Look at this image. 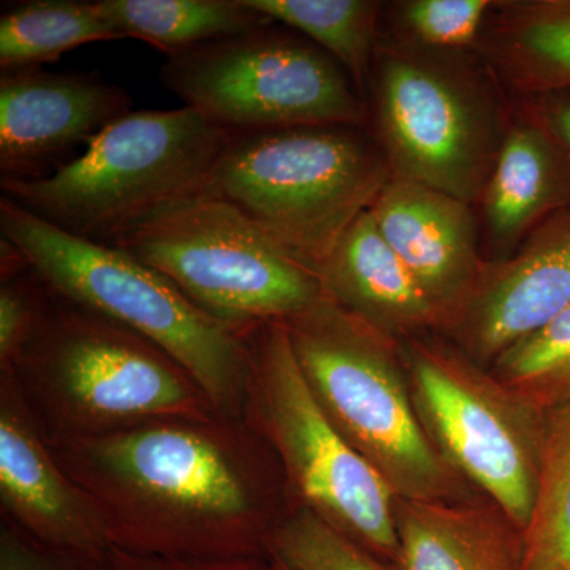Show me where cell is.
Wrapping results in <instances>:
<instances>
[{"label":"cell","instance_id":"cell-11","mask_svg":"<svg viewBox=\"0 0 570 570\" xmlns=\"http://www.w3.org/2000/svg\"><path fill=\"white\" fill-rule=\"evenodd\" d=\"M374 107L392 176L482 198L499 146L493 112L478 85L452 63L411 48L377 55Z\"/></svg>","mask_w":570,"mask_h":570},{"label":"cell","instance_id":"cell-28","mask_svg":"<svg viewBox=\"0 0 570 570\" xmlns=\"http://www.w3.org/2000/svg\"><path fill=\"white\" fill-rule=\"evenodd\" d=\"M0 570H112L108 553L88 554L50 549L17 530L9 521L0 523Z\"/></svg>","mask_w":570,"mask_h":570},{"label":"cell","instance_id":"cell-5","mask_svg":"<svg viewBox=\"0 0 570 570\" xmlns=\"http://www.w3.org/2000/svg\"><path fill=\"white\" fill-rule=\"evenodd\" d=\"M283 324L322 411L396 498L466 501L420 422L401 341L326 296Z\"/></svg>","mask_w":570,"mask_h":570},{"label":"cell","instance_id":"cell-17","mask_svg":"<svg viewBox=\"0 0 570 570\" xmlns=\"http://www.w3.org/2000/svg\"><path fill=\"white\" fill-rule=\"evenodd\" d=\"M396 570H524V532L497 508L396 499Z\"/></svg>","mask_w":570,"mask_h":570},{"label":"cell","instance_id":"cell-6","mask_svg":"<svg viewBox=\"0 0 570 570\" xmlns=\"http://www.w3.org/2000/svg\"><path fill=\"white\" fill-rule=\"evenodd\" d=\"M390 178L358 127L298 126L228 134L209 195L317 273Z\"/></svg>","mask_w":570,"mask_h":570},{"label":"cell","instance_id":"cell-12","mask_svg":"<svg viewBox=\"0 0 570 570\" xmlns=\"http://www.w3.org/2000/svg\"><path fill=\"white\" fill-rule=\"evenodd\" d=\"M570 307V206L542 220L508 257L483 262L474 287L439 328L479 365Z\"/></svg>","mask_w":570,"mask_h":570},{"label":"cell","instance_id":"cell-14","mask_svg":"<svg viewBox=\"0 0 570 570\" xmlns=\"http://www.w3.org/2000/svg\"><path fill=\"white\" fill-rule=\"evenodd\" d=\"M0 508L2 520L41 546L88 554L110 550L99 509L56 461L6 373H0Z\"/></svg>","mask_w":570,"mask_h":570},{"label":"cell","instance_id":"cell-4","mask_svg":"<svg viewBox=\"0 0 570 570\" xmlns=\"http://www.w3.org/2000/svg\"><path fill=\"white\" fill-rule=\"evenodd\" d=\"M0 238L56 295L153 341L193 376L214 409L243 420L247 332L217 321L167 277L118 247L75 238L0 198Z\"/></svg>","mask_w":570,"mask_h":570},{"label":"cell","instance_id":"cell-23","mask_svg":"<svg viewBox=\"0 0 570 570\" xmlns=\"http://www.w3.org/2000/svg\"><path fill=\"white\" fill-rule=\"evenodd\" d=\"M524 547V570H570V403L547 411L538 497Z\"/></svg>","mask_w":570,"mask_h":570},{"label":"cell","instance_id":"cell-24","mask_svg":"<svg viewBox=\"0 0 570 570\" xmlns=\"http://www.w3.org/2000/svg\"><path fill=\"white\" fill-rule=\"evenodd\" d=\"M491 373L546 411L570 403V307L499 355Z\"/></svg>","mask_w":570,"mask_h":570},{"label":"cell","instance_id":"cell-27","mask_svg":"<svg viewBox=\"0 0 570 570\" xmlns=\"http://www.w3.org/2000/svg\"><path fill=\"white\" fill-rule=\"evenodd\" d=\"M0 279V367H6L36 325L47 285L29 265Z\"/></svg>","mask_w":570,"mask_h":570},{"label":"cell","instance_id":"cell-7","mask_svg":"<svg viewBox=\"0 0 570 570\" xmlns=\"http://www.w3.org/2000/svg\"><path fill=\"white\" fill-rule=\"evenodd\" d=\"M243 422L275 452L292 508H305L377 558L397 560L396 497L330 422L283 322L247 332Z\"/></svg>","mask_w":570,"mask_h":570},{"label":"cell","instance_id":"cell-8","mask_svg":"<svg viewBox=\"0 0 570 570\" xmlns=\"http://www.w3.org/2000/svg\"><path fill=\"white\" fill-rule=\"evenodd\" d=\"M160 81L228 134L298 126H354L365 104L314 41L275 21L167 58Z\"/></svg>","mask_w":570,"mask_h":570},{"label":"cell","instance_id":"cell-19","mask_svg":"<svg viewBox=\"0 0 570 570\" xmlns=\"http://www.w3.org/2000/svg\"><path fill=\"white\" fill-rule=\"evenodd\" d=\"M478 45L515 91L570 92V0L494 2Z\"/></svg>","mask_w":570,"mask_h":570},{"label":"cell","instance_id":"cell-22","mask_svg":"<svg viewBox=\"0 0 570 570\" xmlns=\"http://www.w3.org/2000/svg\"><path fill=\"white\" fill-rule=\"evenodd\" d=\"M268 20L294 29L328 52L363 97L376 55L381 3L371 0H247Z\"/></svg>","mask_w":570,"mask_h":570},{"label":"cell","instance_id":"cell-25","mask_svg":"<svg viewBox=\"0 0 570 570\" xmlns=\"http://www.w3.org/2000/svg\"><path fill=\"white\" fill-rule=\"evenodd\" d=\"M269 558L292 570H396L305 508L285 513L273 532Z\"/></svg>","mask_w":570,"mask_h":570},{"label":"cell","instance_id":"cell-15","mask_svg":"<svg viewBox=\"0 0 570 570\" xmlns=\"http://www.w3.org/2000/svg\"><path fill=\"white\" fill-rule=\"evenodd\" d=\"M370 212L382 236L436 307L441 325L464 302L483 266L471 205L392 176Z\"/></svg>","mask_w":570,"mask_h":570},{"label":"cell","instance_id":"cell-13","mask_svg":"<svg viewBox=\"0 0 570 570\" xmlns=\"http://www.w3.org/2000/svg\"><path fill=\"white\" fill-rule=\"evenodd\" d=\"M130 111L129 94L97 71H0V179L47 178Z\"/></svg>","mask_w":570,"mask_h":570},{"label":"cell","instance_id":"cell-2","mask_svg":"<svg viewBox=\"0 0 570 570\" xmlns=\"http://www.w3.org/2000/svg\"><path fill=\"white\" fill-rule=\"evenodd\" d=\"M0 373L13 379L47 444L220 415L153 341L48 287L32 332Z\"/></svg>","mask_w":570,"mask_h":570},{"label":"cell","instance_id":"cell-3","mask_svg":"<svg viewBox=\"0 0 570 570\" xmlns=\"http://www.w3.org/2000/svg\"><path fill=\"white\" fill-rule=\"evenodd\" d=\"M227 138L187 107L132 110L55 174L0 179V187L3 197L52 227L112 246L154 217L208 195Z\"/></svg>","mask_w":570,"mask_h":570},{"label":"cell","instance_id":"cell-1","mask_svg":"<svg viewBox=\"0 0 570 570\" xmlns=\"http://www.w3.org/2000/svg\"><path fill=\"white\" fill-rule=\"evenodd\" d=\"M48 448L99 509L110 549L269 560L291 510L275 452L243 420H160Z\"/></svg>","mask_w":570,"mask_h":570},{"label":"cell","instance_id":"cell-20","mask_svg":"<svg viewBox=\"0 0 570 570\" xmlns=\"http://www.w3.org/2000/svg\"><path fill=\"white\" fill-rule=\"evenodd\" d=\"M97 7L122 39L146 41L167 58L272 21L247 0H97Z\"/></svg>","mask_w":570,"mask_h":570},{"label":"cell","instance_id":"cell-21","mask_svg":"<svg viewBox=\"0 0 570 570\" xmlns=\"http://www.w3.org/2000/svg\"><path fill=\"white\" fill-rule=\"evenodd\" d=\"M121 39L97 0L9 3L0 14V70L41 67L82 45Z\"/></svg>","mask_w":570,"mask_h":570},{"label":"cell","instance_id":"cell-29","mask_svg":"<svg viewBox=\"0 0 570 570\" xmlns=\"http://www.w3.org/2000/svg\"><path fill=\"white\" fill-rule=\"evenodd\" d=\"M108 560L112 570H275L268 558L232 561L174 560L110 549Z\"/></svg>","mask_w":570,"mask_h":570},{"label":"cell","instance_id":"cell-16","mask_svg":"<svg viewBox=\"0 0 570 570\" xmlns=\"http://www.w3.org/2000/svg\"><path fill=\"white\" fill-rule=\"evenodd\" d=\"M326 298L400 340L439 325V313L366 209L317 269Z\"/></svg>","mask_w":570,"mask_h":570},{"label":"cell","instance_id":"cell-30","mask_svg":"<svg viewBox=\"0 0 570 570\" xmlns=\"http://www.w3.org/2000/svg\"><path fill=\"white\" fill-rule=\"evenodd\" d=\"M570 160V92L535 97L531 112Z\"/></svg>","mask_w":570,"mask_h":570},{"label":"cell","instance_id":"cell-31","mask_svg":"<svg viewBox=\"0 0 570 570\" xmlns=\"http://www.w3.org/2000/svg\"><path fill=\"white\" fill-rule=\"evenodd\" d=\"M272 560L273 566H275V570H292L284 564V562L277 561L276 558H269Z\"/></svg>","mask_w":570,"mask_h":570},{"label":"cell","instance_id":"cell-9","mask_svg":"<svg viewBox=\"0 0 570 570\" xmlns=\"http://www.w3.org/2000/svg\"><path fill=\"white\" fill-rule=\"evenodd\" d=\"M112 247L238 330L287 321L326 296L316 272L209 194L154 217Z\"/></svg>","mask_w":570,"mask_h":570},{"label":"cell","instance_id":"cell-18","mask_svg":"<svg viewBox=\"0 0 570 570\" xmlns=\"http://www.w3.org/2000/svg\"><path fill=\"white\" fill-rule=\"evenodd\" d=\"M482 204L493 261L508 257L542 220L570 206V160L531 115L499 142Z\"/></svg>","mask_w":570,"mask_h":570},{"label":"cell","instance_id":"cell-26","mask_svg":"<svg viewBox=\"0 0 570 570\" xmlns=\"http://www.w3.org/2000/svg\"><path fill=\"white\" fill-rule=\"evenodd\" d=\"M493 0H411L401 18L422 47L450 51L478 45Z\"/></svg>","mask_w":570,"mask_h":570},{"label":"cell","instance_id":"cell-10","mask_svg":"<svg viewBox=\"0 0 570 570\" xmlns=\"http://www.w3.org/2000/svg\"><path fill=\"white\" fill-rule=\"evenodd\" d=\"M401 351L431 444L524 532L538 497L546 409L463 352L415 337Z\"/></svg>","mask_w":570,"mask_h":570}]
</instances>
